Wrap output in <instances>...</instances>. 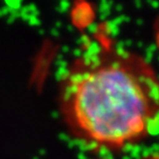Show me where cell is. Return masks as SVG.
Returning a JSON list of instances; mask_svg holds the SVG:
<instances>
[{"mask_svg":"<svg viewBox=\"0 0 159 159\" xmlns=\"http://www.w3.org/2000/svg\"><path fill=\"white\" fill-rule=\"evenodd\" d=\"M58 100L66 126L89 145L119 149L159 133V78L135 53L79 57L62 75Z\"/></svg>","mask_w":159,"mask_h":159,"instance_id":"obj_1","label":"cell"}]
</instances>
